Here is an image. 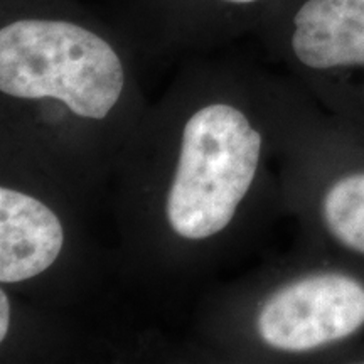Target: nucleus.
I'll list each match as a JSON object with an SVG mask.
<instances>
[{
	"label": "nucleus",
	"mask_w": 364,
	"mask_h": 364,
	"mask_svg": "<svg viewBox=\"0 0 364 364\" xmlns=\"http://www.w3.org/2000/svg\"><path fill=\"white\" fill-rule=\"evenodd\" d=\"M9 322H11V306L6 290H0V341H6L9 332Z\"/></svg>",
	"instance_id": "obj_7"
},
{
	"label": "nucleus",
	"mask_w": 364,
	"mask_h": 364,
	"mask_svg": "<svg viewBox=\"0 0 364 364\" xmlns=\"http://www.w3.org/2000/svg\"><path fill=\"white\" fill-rule=\"evenodd\" d=\"M221 2L233 4V6H250V4L260 2V0H221Z\"/></svg>",
	"instance_id": "obj_8"
},
{
	"label": "nucleus",
	"mask_w": 364,
	"mask_h": 364,
	"mask_svg": "<svg viewBox=\"0 0 364 364\" xmlns=\"http://www.w3.org/2000/svg\"><path fill=\"white\" fill-rule=\"evenodd\" d=\"M364 326V287L341 273H318L282 287L258 312L257 331L277 351L306 353Z\"/></svg>",
	"instance_id": "obj_3"
},
{
	"label": "nucleus",
	"mask_w": 364,
	"mask_h": 364,
	"mask_svg": "<svg viewBox=\"0 0 364 364\" xmlns=\"http://www.w3.org/2000/svg\"><path fill=\"white\" fill-rule=\"evenodd\" d=\"M322 215L327 230L341 245L364 255V172L346 176L331 186Z\"/></svg>",
	"instance_id": "obj_6"
},
{
	"label": "nucleus",
	"mask_w": 364,
	"mask_h": 364,
	"mask_svg": "<svg viewBox=\"0 0 364 364\" xmlns=\"http://www.w3.org/2000/svg\"><path fill=\"white\" fill-rule=\"evenodd\" d=\"M65 230L38 198L0 188V282L21 284L48 270L61 255Z\"/></svg>",
	"instance_id": "obj_4"
},
{
	"label": "nucleus",
	"mask_w": 364,
	"mask_h": 364,
	"mask_svg": "<svg viewBox=\"0 0 364 364\" xmlns=\"http://www.w3.org/2000/svg\"><path fill=\"white\" fill-rule=\"evenodd\" d=\"M290 44L311 70L364 66V0H306L294 16Z\"/></svg>",
	"instance_id": "obj_5"
},
{
	"label": "nucleus",
	"mask_w": 364,
	"mask_h": 364,
	"mask_svg": "<svg viewBox=\"0 0 364 364\" xmlns=\"http://www.w3.org/2000/svg\"><path fill=\"white\" fill-rule=\"evenodd\" d=\"M125 88L113 46L86 27L58 19H19L0 29V91L19 100L53 98L71 113L103 120Z\"/></svg>",
	"instance_id": "obj_1"
},
{
	"label": "nucleus",
	"mask_w": 364,
	"mask_h": 364,
	"mask_svg": "<svg viewBox=\"0 0 364 364\" xmlns=\"http://www.w3.org/2000/svg\"><path fill=\"white\" fill-rule=\"evenodd\" d=\"M262 134L240 108L209 103L182 130L166 198L167 225L179 238L208 240L233 221L262 157Z\"/></svg>",
	"instance_id": "obj_2"
}]
</instances>
